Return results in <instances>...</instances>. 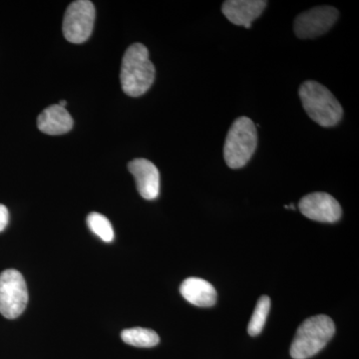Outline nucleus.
Returning <instances> with one entry per match:
<instances>
[{"instance_id":"1","label":"nucleus","mask_w":359,"mask_h":359,"mask_svg":"<svg viewBox=\"0 0 359 359\" xmlns=\"http://www.w3.org/2000/svg\"><path fill=\"white\" fill-rule=\"evenodd\" d=\"M120 79L123 91L131 97L143 95L152 86L155 80V66L149 58L145 45L132 44L125 52Z\"/></svg>"},{"instance_id":"2","label":"nucleus","mask_w":359,"mask_h":359,"mask_svg":"<svg viewBox=\"0 0 359 359\" xmlns=\"http://www.w3.org/2000/svg\"><path fill=\"white\" fill-rule=\"evenodd\" d=\"M304 109L316 124L332 127L344 115L341 105L334 94L318 82L306 81L299 91Z\"/></svg>"},{"instance_id":"3","label":"nucleus","mask_w":359,"mask_h":359,"mask_svg":"<svg viewBox=\"0 0 359 359\" xmlns=\"http://www.w3.org/2000/svg\"><path fill=\"white\" fill-rule=\"evenodd\" d=\"M335 332L334 320L325 314L311 316L299 325L290 346L294 359H308L320 353Z\"/></svg>"},{"instance_id":"4","label":"nucleus","mask_w":359,"mask_h":359,"mask_svg":"<svg viewBox=\"0 0 359 359\" xmlns=\"http://www.w3.org/2000/svg\"><path fill=\"white\" fill-rule=\"evenodd\" d=\"M257 145L255 123L250 118H238L233 123L224 146V158L231 169L245 167L254 155Z\"/></svg>"},{"instance_id":"5","label":"nucleus","mask_w":359,"mask_h":359,"mask_svg":"<svg viewBox=\"0 0 359 359\" xmlns=\"http://www.w3.org/2000/svg\"><path fill=\"white\" fill-rule=\"evenodd\" d=\"M27 302V287L20 271L9 269L0 273V313L8 320L18 318Z\"/></svg>"},{"instance_id":"6","label":"nucleus","mask_w":359,"mask_h":359,"mask_svg":"<svg viewBox=\"0 0 359 359\" xmlns=\"http://www.w3.org/2000/svg\"><path fill=\"white\" fill-rule=\"evenodd\" d=\"M95 20V7L88 0H78L68 6L63 20V34L71 43H83L89 39Z\"/></svg>"},{"instance_id":"7","label":"nucleus","mask_w":359,"mask_h":359,"mask_svg":"<svg viewBox=\"0 0 359 359\" xmlns=\"http://www.w3.org/2000/svg\"><path fill=\"white\" fill-rule=\"evenodd\" d=\"M339 15V11L332 6H318L304 11L295 18V34L302 39L321 36L337 22Z\"/></svg>"},{"instance_id":"8","label":"nucleus","mask_w":359,"mask_h":359,"mask_svg":"<svg viewBox=\"0 0 359 359\" xmlns=\"http://www.w3.org/2000/svg\"><path fill=\"white\" fill-rule=\"evenodd\" d=\"M304 217L320 223H335L341 218L339 203L330 194L318 192L304 196L299 204Z\"/></svg>"},{"instance_id":"9","label":"nucleus","mask_w":359,"mask_h":359,"mask_svg":"<svg viewBox=\"0 0 359 359\" xmlns=\"http://www.w3.org/2000/svg\"><path fill=\"white\" fill-rule=\"evenodd\" d=\"M133 175L137 189L146 200H154L160 193V173L157 167L147 159H135L128 164Z\"/></svg>"},{"instance_id":"10","label":"nucleus","mask_w":359,"mask_h":359,"mask_svg":"<svg viewBox=\"0 0 359 359\" xmlns=\"http://www.w3.org/2000/svg\"><path fill=\"white\" fill-rule=\"evenodd\" d=\"M268 2L263 0H228L222 6L224 15L233 25L250 28L264 13Z\"/></svg>"},{"instance_id":"11","label":"nucleus","mask_w":359,"mask_h":359,"mask_svg":"<svg viewBox=\"0 0 359 359\" xmlns=\"http://www.w3.org/2000/svg\"><path fill=\"white\" fill-rule=\"evenodd\" d=\"M180 292L187 302L200 308H210L217 302L216 289L203 278H187L182 283Z\"/></svg>"},{"instance_id":"12","label":"nucleus","mask_w":359,"mask_h":359,"mask_svg":"<svg viewBox=\"0 0 359 359\" xmlns=\"http://www.w3.org/2000/svg\"><path fill=\"white\" fill-rule=\"evenodd\" d=\"M37 126L45 134L62 135L72 129L73 119L65 107L52 105L39 116Z\"/></svg>"},{"instance_id":"13","label":"nucleus","mask_w":359,"mask_h":359,"mask_svg":"<svg viewBox=\"0 0 359 359\" xmlns=\"http://www.w3.org/2000/svg\"><path fill=\"white\" fill-rule=\"evenodd\" d=\"M121 339L125 344L136 347H154L160 342L159 335L154 330L142 327L123 330Z\"/></svg>"},{"instance_id":"14","label":"nucleus","mask_w":359,"mask_h":359,"mask_svg":"<svg viewBox=\"0 0 359 359\" xmlns=\"http://www.w3.org/2000/svg\"><path fill=\"white\" fill-rule=\"evenodd\" d=\"M269 309H271V299L266 295H263L257 301L256 309L249 323L248 332L252 337H257L261 334L262 330L266 325V318H268Z\"/></svg>"},{"instance_id":"15","label":"nucleus","mask_w":359,"mask_h":359,"mask_svg":"<svg viewBox=\"0 0 359 359\" xmlns=\"http://www.w3.org/2000/svg\"><path fill=\"white\" fill-rule=\"evenodd\" d=\"M87 224L90 230L101 238L103 242L111 243L114 240V230L109 219L99 212H91L87 217Z\"/></svg>"},{"instance_id":"16","label":"nucleus","mask_w":359,"mask_h":359,"mask_svg":"<svg viewBox=\"0 0 359 359\" xmlns=\"http://www.w3.org/2000/svg\"><path fill=\"white\" fill-rule=\"evenodd\" d=\"M9 222L8 210L4 205L0 204V233L4 231Z\"/></svg>"},{"instance_id":"17","label":"nucleus","mask_w":359,"mask_h":359,"mask_svg":"<svg viewBox=\"0 0 359 359\" xmlns=\"http://www.w3.org/2000/svg\"><path fill=\"white\" fill-rule=\"evenodd\" d=\"M58 105L61 106V107H65V106L67 105V102H66L65 100H61L60 103H59Z\"/></svg>"}]
</instances>
